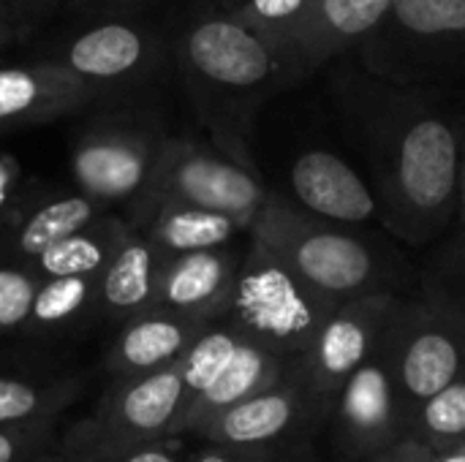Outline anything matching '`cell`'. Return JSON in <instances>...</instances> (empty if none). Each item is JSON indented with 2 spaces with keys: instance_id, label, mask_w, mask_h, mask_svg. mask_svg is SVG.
Here are the masks:
<instances>
[{
  "instance_id": "obj_8",
  "label": "cell",
  "mask_w": 465,
  "mask_h": 462,
  "mask_svg": "<svg viewBox=\"0 0 465 462\" xmlns=\"http://www.w3.org/2000/svg\"><path fill=\"white\" fill-rule=\"evenodd\" d=\"M166 139L155 125L134 117L93 120L71 150L76 191L104 210L125 207L128 215L144 196Z\"/></svg>"
},
{
  "instance_id": "obj_1",
  "label": "cell",
  "mask_w": 465,
  "mask_h": 462,
  "mask_svg": "<svg viewBox=\"0 0 465 462\" xmlns=\"http://www.w3.org/2000/svg\"><path fill=\"white\" fill-rule=\"evenodd\" d=\"M338 60L332 103L368 166L384 226L409 245L439 240L458 215L465 117L447 93L379 79L354 54Z\"/></svg>"
},
{
  "instance_id": "obj_25",
  "label": "cell",
  "mask_w": 465,
  "mask_h": 462,
  "mask_svg": "<svg viewBox=\"0 0 465 462\" xmlns=\"http://www.w3.org/2000/svg\"><path fill=\"white\" fill-rule=\"evenodd\" d=\"M131 223L125 215L104 212L84 229L74 231L71 237L60 240L54 248H49L35 264V275L41 280L46 278H98L106 264L114 259L125 237L131 234Z\"/></svg>"
},
{
  "instance_id": "obj_22",
  "label": "cell",
  "mask_w": 465,
  "mask_h": 462,
  "mask_svg": "<svg viewBox=\"0 0 465 462\" xmlns=\"http://www.w3.org/2000/svg\"><path fill=\"white\" fill-rule=\"evenodd\" d=\"M98 319V278H46L38 283L19 340L63 343L87 332Z\"/></svg>"
},
{
  "instance_id": "obj_36",
  "label": "cell",
  "mask_w": 465,
  "mask_h": 462,
  "mask_svg": "<svg viewBox=\"0 0 465 462\" xmlns=\"http://www.w3.org/2000/svg\"><path fill=\"white\" fill-rule=\"evenodd\" d=\"M458 231H465V142L463 158H460V180H458V215H455Z\"/></svg>"
},
{
  "instance_id": "obj_26",
  "label": "cell",
  "mask_w": 465,
  "mask_h": 462,
  "mask_svg": "<svg viewBox=\"0 0 465 462\" xmlns=\"http://www.w3.org/2000/svg\"><path fill=\"white\" fill-rule=\"evenodd\" d=\"M245 335L240 332V327L223 316L218 321H213L188 349V354L180 359V373H183V389H185V408L204 395L218 376L232 365V359L237 357L240 346H242ZM185 414V411H183Z\"/></svg>"
},
{
  "instance_id": "obj_7",
  "label": "cell",
  "mask_w": 465,
  "mask_h": 462,
  "mask_svg": "<svg viewBox=\"0 0 465 462\" xmlns=\"http://www.w3.org/2000/svg\"><path fill=\"white\" fill-rule=\"evenodd\" d=\"M381 354L406 430L430 398L465 376V335L422 300L398 297L381 335Z\"/></svg>"
},
{
  "instance_id": "obj_35",
  "label": "cell",
  "mask_w": 465,
  "mask_h": 462,
  "mask_svg": "<svg viewBox=\"0 0 465 462\" xmlns=\"http://www.w3.org/2000/svg\"><path fill=\"white\" fill-rule=\"evenodd\" d=\"M272 462H319L311 444H292V447H283L275 452Z\"/></svg>"
},
{
  "instance_id": "obj_16",
  "label": "cell",
  "mask_w": 465,
  "mask_h": 462,
  "mask_svg": "<svg viewBox=\"0 0 465 462\" xmlns=\"http://www.w3.org/2000/svg\"><path fill=\"white\" fill-rule=\"evenodd\" d=\"M95 98L93 87L57 63L0 68V133L79 112Z\"/></svg>"
},
{
  "instance_id": "obj_19",
  "label": "cell",
  "mask_w": 465,
  "mask_h": 462,
  "mask_svg": "<svg viewBox=\"0 0 465 462\" xmlns=\"http://www.w3.org/2000/svg\"><path fill=\"white\" fill-rule=\"evenodd\" d=\"M54 63L101 95V90L144 74L153 63V49L142 30L125 22H106L79 33Z\"/></svg>"
},
{
  "instance_id": "obj_27",
  "label": "cell",
  "mask_w": 465,
  "mask_h": 462,
  "mask_svg": "<svg viewBox=\"0 0 465 462\" xmlns=\"http://www.w3.org/2000/svg\"><path fill=\"white\" fill-rule=\"evenodd\" d=\"M422 302L465 335V231L444 240L425 264Z\"/></svg>"
},
{
  "instance_id": "obj_18",
  "label": "cell",
  "mask_w": 465,
  "mask_h": 462,
  "mask_svg": "<svg viewBox=\"0 0 465 462\" xmlns=\"http://www.w3.org/2000/svg\"><path fill=\"white\" fill-rule=\"evenodd\" d=\"M166 259L169 256L144 231L131 229L114 259L98 275V319L120 327L155 310Z\"/></svg>"
},
{
  "instance_id": "obj_17",
  "label": "cell",
  "mask_w": 465,
  "mask_h": 462,
  "mask_svg": "<svg viewBox=\"0 0 465 462\" xmlns=\"http://www.w3.org/2000/svg\"><path fill=\"white\" fill-rule=\"evenodd\" d=\"M207 327L210 324H196L161 310L136 316L117 327V335L104 354V370L109 378H136L174 368Z\"/></svg>"
},
{
  "instance_id": "obj_6",
  "label": "cell",
  "mask_w": 465,
  "mask_h": 462,
  "mask_svg": "<svg viewBox=\"0 0 465 462\" xmlns=\"http://www.w3.org/2000/svg\"><path fill=\"white\" fill-rule=\"evenodd\" d=\"M335 308V302L311 291L275 256L248 240L234 300L226 313L245 338L267 346L297 370Z\"/></svg>"
},
{
  "instance_id": "obj_29",
  "label": "cell",
  "mask_w": 465,
  "mask_h": 462,
  "mask_svg": "<svg viewBox=\"0 0 465 462\" xmlns=\"http://www.w3.org/2000/svg\"><path fill=\"white\" fill-rule=\"evenodd\" d=\"M223 3H226L229 16L245 22L248 27L259 30L262 35H267L272 44H278L283 52H289L294 57V63L300 65L297 38L305 27L313 0H223Z\"/></svg>"
},
{
  "instance_id": "obj_11",
  "label": "cell",
  "mask_w": 465,
  "mask_h": 462,
  "mask_svg": "<svg viewBox=\"0 0 465 462\" xmlns=\"http://www.w3.org/2000/svg\"><path fill=\"white\" fill-rule=\"evenodd\" d=\"M398 294H373L338 305L316 332L297 376L324 400L335 406L349 376L362 368L381 346L384 327Z\"/></svg>"
},
{
  "instance_id": "obj_34",
  "label": "cell",
  "mask_w": 465,
  "mask_h": 462,
  "mask_svg": "<svg viewBox=\"0 0 465 462\" xmlns=\"http://www.w3.org/2000/svg\"><path fill=\"white\" fill-rule=\"evenodd\" d=\"M436 460H439V457H436L428 447L417 444L414 438H403L401 444H395L392 449H387V452L376 455L373 460H368V462H436Z\"/></svg>"
},
{
  "instance_id": "obj_12",
  "label": "cell",
  "mask_w": 465,
  "mask_h": 462,
  "mask_svg": "<svg viewBox=\"0 0 465 462\" xmlns=\"http://www.w3.org/2000/svg\"><path fill=\"white\" fill-rule=\"evenodd\" d=\"M330 428L335 449L349 462L373 460L409 436L381 346L338 392Z\"/></svg>"
},
{
  "instance_id": "obj_37",
  "label": "cell",
  "mask_w": 465,
  "mask_h": 462,
  "mask_svg": "<svg viewBox=\"0 0 465 462\" xmlns=\"http://www.w3.org/2000/svg\"><path fill=\"white\" fill-rule=\"evenodd\" d=\"M33 462H76V460H74V457H71V455L57 444V447H52L49 452H44L41 457H35Z\"/></svg>"
},
{
  "instance_id": "obj_33",
  "label": "cell",
  "mask_w": 465,
  "mask_h": 462,
  "mask_svg": "<svg viewBox=\"0 0 465 462\" xmlns=\"http://www.w3.org/2000/svg\"><path fill=\"white\" fill-rule=\"evenodd\" d=\"M278 449H253V447H223L202 444L188 460L183 462H272Z\"/></svg>"
},
{
  "instance_id": "obj_2",
  "label": "cell",
  "mask_w": 465,
  "mask_h": 462,
  "mask_svg": "<svg viewBox=\"0 0 465 462\" xmlns=\"http://www.w3.org/2000/svg\"><path fill=\"white\" fill-rule=\"evenodd\" d=\"M183 54L215 147L256 169L248 142L256 109L305 74L289 52L229 14L196 19L185 30Z\"/></svg>"
},
{
  "instance_id": "obj_32",
  "label": "cell",
  "mask_w": 465,
  "mask_h": 462,
  "mask_svg": "<svg viewBox=\"0 0 465 462\" xmlns=\"http://www.w3.org/2000/svg\"><path fill=\"white\" fill-rule=\"evenodd\" d=\"M60 447L76 462H183L166 449V444H153V447H68L60 441Z\"/></svg>"
},
{
  "instance_id": "obj_5",
  "label": "cell",
  "mask_w": 465,
  "mask_h": 462,
  "mask_svg": "<svg viewBox=\"0 0 465 462\" xmlns=\"http://www.w3.org/2000/svg\"><path fill=\"white\" fill-rule=\"evenodd\" d=\"M270 199L272 191L264 185L259 169L234 161L215 144L210 147L193 139H166L153 180L125 221L139 226L161 204H185L229 215L248 234Z\"/></svg>"
},
{
  "instance_id": "obj_4",
  "label": "cell",
  "mask_w": 465,
  "mask_h": 462,
  "mask_svg": "<svg viewBox=\"0 0 465 462\" xmlns=\"http://www.w3.org/2000/svg\"><path fill=\"white\" fill-rule=\"evenodd\" d=\"M351 54L379 79L447 93L465 82V0H392Z\"/></svg>"
},
{
  "instance_id": "obj_23",
  "label": "cell",
  "mask_w": 465,
  "mask_h": 462,
  "mask_svg": "<svg viewBox=\"0 0 465 462\" xmlns=\"http://www.w3.org/2000/svg\"><path fill=\"white\" fill-rule=\"evenodd\" d=\"M134 229L144 231L166 256L234 248L237 237L245 234V229L229 215L185 204H161Z\"/></svg>"
},
{
  "instance_id": "obj_24",
  "label": "cell",
  "mask_w": 465,
  "mask_h": 462,
  "mask_svg": "<svg viewBox=\"0 0 465 462\" xmlns=\"http://www.w3.org/2000/svg\"><path fill=\"white\" fill-rule=\"evenodd\" d=\"M84 392L76 373L49 370H0V425L60 419Z\"/></svg>"
},
{
  "instance_id": "obj_30",
  "label": "cell",
  "mask_w": 465,
  "mask_h": 462,
  "mask_svg": "<svg viewBox=\"0 0 465 462\" xmlns=\"http://www.w3.org/2000/svg\"><path fill=\"white\" fill-rule=\"evenodd\" d=\"M38 283L33 267L0 261V340L22 338Z\"/></svg>"
},
{
  "instance_id": "obj_31",
  "label": "cell",
  "mask_w": 465,
  "mask_h": 462,
  "mask_svg": "<svg viewBox=\"0 0 465 462\" xmlns=\"http://www.w3.org/2000/svg\"><path fill=\"white\" fill-rule=\"evenodd\" d=\"M57 444V419L0 425V462H33Z\"/></svg>"
},
{
  "instance_id": "obj_20",
  "label": "cell",
  "mask_w": 465,
  "mask_h": 462,
  "mask_svg": "<svg viewBox=\"0 0 465 462\" xmlns=\"http://www.w3.org/2000/svg\"><path fill=\"white\" fill-rule=\"evenodd\" d=\"M392 0H313L297 38V60L305 76L324 63L357 52L384 22Z\"/></svg>"
},
{
  "instance_id": "obj_14",
  "label": "cell",
  "mask_w": 465,
  "mask_h": 462,
  "mask_svg": "<svg viewBox=\"0 0 465 462\" xmlns=\"http://www.w3.org/2000/svg\"><path fill=\"white\" fill-rule=\"evenodd\" d=\"M242 253L237 248L169 256L158 283L155 310L196 324H213L232 308Z\"/></svg>"
},
{
  "instance_id": "obj_15",
  "label": "cell",
  "mask_w": 465,
  "mask_h": 462,
  "mask_svg": "<svg viewBox=\"0 0 465 462\" xmlns=\"http://www.w3.org/2000/svg\"><path fill=\"white\" fill-rule=\"evenodd\" d=\"M104 212L112 210H104L79 191L19 196L0 215V261L33 267L49 248L84 229Z\"/></svg>"
},
{
  "instance_id": "obj_28",
  "label": "cell",
  "mask_w": 465,
  "mask_h": 462,
  "mask_svg": "<svg viewBox=\"0 0 465 462\" xmlns=\"http://www.w3.org/2000/svg\"><path fill=\"white\" fill-rule=\"evenodd\" d=\"M436 457L465 449V376L430 398L409 425V436Z\"/></svg>"
},
{
  "instance_id": "obj_9",
  "label": "cell",
  "mask_w": 465,
  "mask_h": 462,
  "mask_svg": "<svg viewBox=\"0 0 465 462\" xmlns=\"http://www.w3.org/2000/svg\"><path fill=\"white\" fill-rule=\"evenodd\" d=\"M185 411L180 365L136 376L112 378L93 414L76 422L65 436L68 447H153L177 438Z\"/></svg>"
},
{
  "instance_id": "obj_3",
  "label": "cell",
  "mask_w": 465,
  "mask_h": 462,
  "mask_svg": "<svg viewBox=\"0 0 465 462\" xmlns=\"http://www.w3.org/2000/svg\"><path fill=\"white\" fill-rule=\"evenodd\" d=\"M248 240L335 305L373 294H395L390 289L392 267L365 237L324 223L278 193H272L270 204L253 221Z\"/></svg>"
},
{
  "instance_id": "obj_10",
  "label": "cell",
  "mask_w": 465,
  "mask_h": 462,
  "mask_svg": "<svg viewBox=\"0 0 465 462\" xmlns=\"http://www.w3.org/2000/svg\"><path fill=\"white\" fill-rule=\"evenodd\" d=\"M332 403L319 398L297 373L210 419L193 433L202 444L283 449L311 444L313 433L330 425Z\"/></svg>"
},
{
  "instance_id": "obj_13",
  "label": "cell",
  "mask_w": 465,
  "mask_h": 462,
  "mask_svg": "<svg viewBox=\"0 0 465 462\" xmlns=\"http://www.w3.org/2000/svg\"><path fill=\"white\" fill-rule=\"evenodd\" d=\"M289 188L294 204L324 223L349 229L379 218V202L371 182L335 150H302L289 166Z\"/></svg>"
},
{
  "instance_id": "obj_21",
  "label": "cell",
  "mask_w": 465,
  "mask_h": 462,
  "mask_svg": "<svg viewBox=\"0 0 465 462\" xmlns=\"http://www.w3.org/2000/svg\"><path fill=\"white\" fill-rule=\"evenodd\" d=\"M292 373H297L286 359H281L278 354H272L267 346L245 338L237 357L232 359V365L218 376V381L199 395L183 414L180 425H177V438L183 436H193L196 430H202L210 419H215L218 414L229 411L232 406L272 389L275 384L286 381Z\"/></svg>"
}]
</instances>
